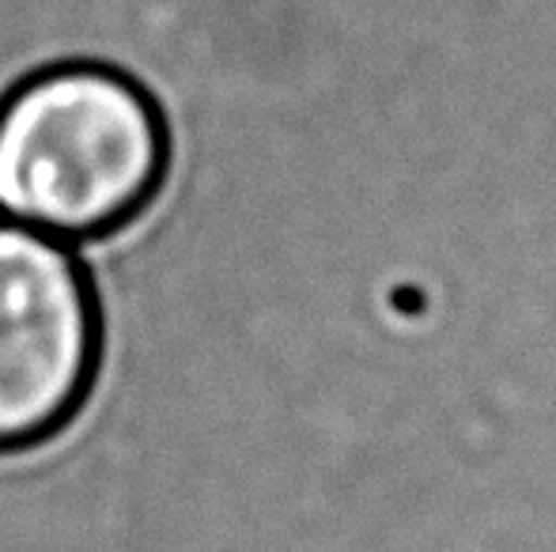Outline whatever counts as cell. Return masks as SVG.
<instances>
[{"mask_svg":"<svg viewBox=\"0 0 556 552\" xmlns=\"http://www.w3.org/2000/svg\"><path fill=\"white\" fill-rule=\"evenodd\" d=\"M167 175L155 99L111 65L42 68L0 103V220L61 243L125 228Z\"/></svg>","mask_w":556,"mask_h":552,"instance_id":"1","label":"cell"},{"mask_svg":"<svg viewBox=\"0 0 556 552\" xmlns=\"http://www.w3.org/2000/svg\"><path fill=\"white\" fill-rule=\"evenodd\" d=\"M99 363L96 292L68 243L0 220V450L50 439Z\"/></svg>","mask_w":556,"mask_h":552,"instance_id":"2","label":"cell"}]
</instances>
